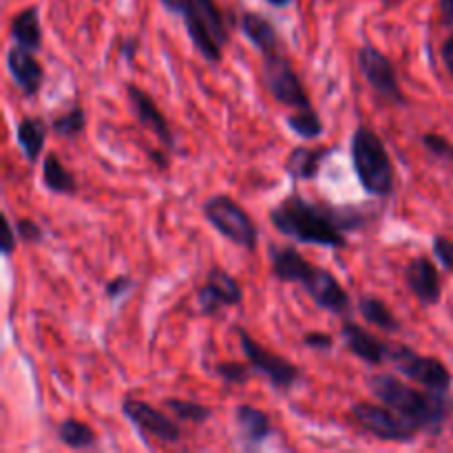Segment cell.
Listing matches in <instances>:
<instances>
[{
	"label": "cell",
	"mask_w": 453,
	"mask_h": 453,
	"mask_svg": "<svg viewBox=\"0 0 453 453\" xmlns=\"http://www.w3.org/2000/svg\"><path fill=\"white\" fill-rule=\"evenodd\" d=\"M49 127H51L53 135L66 137V140H73V137L82 135L87 131V111L80 104L71 106L65 113H58L56 118L49 119Z\"/></svg>",
	"instance_id": "83f0119b"
},
{
	"label": "cell",
	"mask_w": 453,
	"mask_h": 453,
	"mask_svg": "<svg viewBox=\"0 0 453 453\" xmlns=\"http://www.w3.org/2000/svg\"><path fill=\"white\" fill-rule=\"evenodd\" d=\"M51 131L49 122H44L40 115H25L20 122L16 124V144L20 149L22 157L27 164L34 166L42 155L44 146H47V135Z\"/></svg>",
	"instance_id": "44dd1931"
},
{
	"label": "cell",
	"mask_w": 453,
	"mask_h": 453,
	"mask_svg": "<svg viewBox=\"0 0 453 453\" xmlns=\"http://www.w3.org/2000/svg\"><path fill=\"white\" fill-rule=\"evenodd\" d=\"M9 35H12L13 44L29 49V51L38 53L42 49V20H40V9L35 4L25 7L12 18L9 25Z\"/></svg>",
	"instance_id": "7402d4cb"
},
{
	"label": "cell",
	"mask_w": 453,
	"mask_h": 453,
	"mask_svg": "<svg viewBox=\"0 0 453 453\" xmlns=\"http://www.w3.org/2000/svg\"><path fill=\"white\" fill-rule=\"evenodd\" d=\"M140 35H128V38L122 40V47H119V53H122V58L127 62H135L137 58V51H140Z\"/></svg>",
	"instance_id": "d590c367"
},
{
	"label": "cell",
	"mask_w": 453,
	"mask_h": 453,
	"mask_svg": "<svg viewBox=\"0 0 453 453\" xmlns=\"http://www.w3.org/2000/svg\"><path fill=\"white\" fill-rule=\"evenodd\" d=\"M18 239L20 237H18L16 233V224H13L7 215H3V242H0V252H3L7 259L16 252Z\"/></svg>",
	"instance_id": "836d02e7"
},
{
	"label": "cell",
	"mask_w": 453,
	"mask_h": 453,
	"mask_svg": "<svg viewBox=\"0 0 453 453\" xmlns=\"http://www.w3.org/2000/svg\"><path fill=\"white\" fill-rule=\"evenodd\" d=\"M357 66L358 73L363 75L367 87L374 91L379 100L392 106H407V96L398 80L396 65L388 53H383L374 44H363L357 51Z\"/></svg>",
	"instance_id": "30bf717a"
},
{
	"label": "cell",
	"mask_w": 453,
	"mask_h": 453,
	"mask_svg": "<svg viewBox=\"0 0 453 453\" xmlns=\"http://www.w3.org/2000/svg\"><path fill=\"white\" fill-rule=\"evenodd\" d=\"M4 65H7L9 78L13 80L20 93L25 97H38L42 91L44 84V66L42 62L35 58V51L20 47V44H13L9 47L7 58H4Z\"/></svg>",
	"instance_id": "9a60e30c"
},
{
	"label": "cell",
	"mask_w": 453,
	"mask_h": 453,
	"mask_svg": "<svg viewBox=\"0 0 453 453\" xmlns=\"http://www.w3.org/2000/svg\"><path fill=\"white\" fill-rule=\"evenodd\" d=\"M341 339H343L345 348L349 349V354L363 361L365 365L380 367L389 361V349H392V343L379 339L376 334L367 332L365 327L358 326V323L345 319L341 323Z\"/></svg>",
	"instance_id": "e0dca14e"
},
{
	"label": "cell",
	"mask_w": 453,
	"mask_h": 453,
	"mask_svg": "<svg viewBox=\"0 0 453 453\" xmlns=\"http://www.w3.org/2000/svg\"><path fill=\"white\" fill-rule=\"evenodd\" d=\"M303 345L314 352H332L334 336L327 334V332H308V334H303Z\"/></svg>",
	"instance_id": "e575fe53"
},
{
	"label": "cell",
	"mask_w": 453,
	"mask_h": 453,
	"mask_svg": "<svg viewBox=\"0 0 453 453\" xmlns=\"http://www.w3.org/2000/svg\"><path fill=\"white\" fill-rule=\"evenodd\" d=\"M261 71H264V84L273 100L277 104L288 106L292 111L312 109V100H310L308 91L303 87L299 71L295 69L292 60L288 58L286 49L279 51L264 53V62H261Z\"/></svg>",
	"instance_id": "52a82bcc"
},
{
	"label": "cell",
	"mask_w": 453,
	"mask_h": 453,
	"mask_svg": "<svg viewBox=\"0 0 453 453\" xmlns=\"http://www.w3.org/2000/svg\"><path fill=\"white\" fill-rule=\"evenodd\" d=\"M349 155H352L354 173L363 190L372 197H392L394 186H396V171H394V162L383 137L374 128L367 124H358L354 128Z\"/></svg>",
	"instance_id": "277c9868"
},
{
	"label": "cell",
	"mask_w": 453,
	"mask_h": 453,
	"mask_svg": "<svg viewBox=\"0 0 453 453\" xmlns=\"http://www.w3.org/2000/svg\"><path fill=\"white\" fill-rule=\"evenodd\" d=\"M420 144L425 146V150H427L434 159L453 162V144L445 135H438V133L434 131L423 133V135H420Z\"/></svg>",
	"instance_id": "f546056e"
},
{
	"label": "cell",
	"mask_w": 453,
	"mask_h": 453,
	"mask_svg": "<svg viewBox=\"0 0 453 453\" xmlns=\"http://www.w3.org/2000/svg\"><path fill=\"white\" fill-rule=\"evenodd\" d=\"M164 410L171 411L173 418L180 423L190 425H206L212 418V410L203 403L197 401H184V398H164L162 401Z\"/></svg>",
	"instance_id": "484cf974"
},
{
	"label": "cell",
	"mask_w": 453,
	"mask_h": 453,
	"mask_svg": "<svg viewBox=\"0 0 453 453\" xmlns=\"http://www.w3.org/2000/svg\"><path fill=\"white\" fill-rule=\"evenodd\" d=\"M239 336V348H242L243 357L250 363V367L255 370V374L264 376L270 383V388L279 394L290 392L292 388H296L303 376V372L299 370V365L290 361V358L281 357V354L273 352L265 345H261L246 327H237Z\"/></svg>",
	"instance_id": "ba28073f"
},
{
	"label": "cell",
	"mask_w": 453,
	"mask_h": 453,
	"mask_svg": "<svg viewBox=\"0 0 453 453\" xmlns=\"http://www.w3.org/2000/svg\"><path fill=\"white\" fill-rule=\"evenodd\" d=\"M13 224H16V233H18V237H20L22 243H31V246L35 243V246H38V243L44 242V230L35 219L20 217V219L13 221Z\"/></svg>",
	"instance_id": "4dcf8cb0"
},
{
	"label": "cell",
	"mask_w": 453,
	"mask_h": 453,
	"mask_svg": "<svg viewBox=\"0 0 453 453\" xmlns=\"http://www.w3.org/2000/svg\"><path fill=\"white\" fill-rule=\"evenodd\" d=\"M122 414L146 445H150V438L159 445H177L181 441L180 425L150 403L140 401V398H124Z\"/></svg>",
	"instance_id": "8fae6325"
},
{
	"label": "cell",
	"mask_w": 453,
	"mask_h": 453,
	"mask_svg": "<svg viewBox=\"0 0 453 453\" xmlns=\"http://www.w3.org/2000/svg\"><path fill=\"white\" fill-rule=\"evenodd\" d=\"M438 12H441V25L445 29H453V0H441Z\"/></svg>",
	"instance_id": "74e56055"
},
{
	"label": "cell",
	"mask_w": 453,
	"mask_h": 453,
	"mask_svg": "<svg viewBox=\"0 0 453 453\" xmlns=\"http://www.w3.org/2000/svg\"><path fill=\"white\" fill-rule=\"evenodd\" d=\"M195 303L199 314L215 317L224 308H237L243 303V288L228 270L212 265L206 274V281L195 292Z\"/></svg>",
	"instance_id": "7c38bea8"
},
{
	"label": "cell",
	"mask_w": 453,
	"mask_h": 453,
	"mask_svg": "<svg viewBox=\"0 0 453 453\" xmlns=\"http://www.w3.org/2000/svg\"><path fill=\"white\" fill-rule=\"evenodd\" d=\"M133 288H135V279H133L131 274H118V277H111L109 281L104 283V296L109 301H118L122 299L124 295H128Z\"/></svg>",
	"instance_id": "d6a6232c"
},
{
	"label": "cell",
	"mask_w": 453,
	"mask_h": 453,
	"mask_svg": "<svg viewBox=\"0 0 453 453\" xmlns=\"http://www.w3.org/2000/svg\"><path fill=\"white\" fill-rule=\"evenodd\" d=\"M255 374V370L250 367V363H237V361H224V363H217L215 365V376L217 379L224 380L226 385H246L250 380V376Z\"/></svg>",
	"instance_id": "f1b7e54d"
},
{
	"label": "cell",
	"mask_w": 453,
	"mask_h": 453,
	"mask_svg": "<svg viewBox=\"0 0 453 453\" xmlns=\"http://www.w3.org/2000/svg\"><path fill=\"white\" fill-rule=\"evenodd\" d=\"M357 310L358 314L365 319V323H370L372 327H379V330L389 332V334L401 332L403 323L398 321L396 314L392 312V308H389L383 299H379V296L361 295L357 301Z\"/></svg>",
	"instance_id": "cb8c5ba5"
},
{
	"label": "cell",
	"mask_w": 453,
	"mask_h": 453,
	"mask_svg": "<svg viewBox=\"0 0 453 453\" xmlns=\"http://www.w3.org/2000/svg\"><path fill=\"white\" fill-rule=\"evenodd\" d=\"M405 286L416 296L420 305L434 308L442 299V283L438 265L427 255H418L407 264L405 268Z\"/></svg>",
	"instance_id": "2e32d148"
},
{
	"label": "cell",
	"mask_w": 453,
	"mask_h": 453,
	"mask_svg": "<svg viewBox=\"0 0 453 453\" xmlns=\"http://www.w3.org/2000/svg\"><path fill=\"white\" fill-rule=\"evenodd\" d=\"M432 252L436 257L438 264L442 265V270L453 273V239L447 234H436L432 242Z\"/></svg>",
	"instance_id": "1f68e13d"
},
{
	"label": "cell",
	"mask_w": 453,
	"mask_h": 453,
	"mask_svg": "<svg viewBox=\"0 0 453 453\" xmlns=\"http://www.w3.org/2000/svg\"><path fill=\"white\" fill-rule=\"evenodd\" d=\"M270 224L279 234L305 246L345 250L348 237L345 233L365 230L372 217L354 206H327L305 199L303 195L292 193L283 197L270 211Z\"/></svg>",
	"instance_id": "6da1fadb"
},
{
	"label": "cell",
	"mask_w": 453,
	"mask_h": 453,
	"mask_svg": "<svg viewBox=\"0 0 453 453\" xmlns=\"http://www.w3.org/2000/svg\"><path fill=\"white\" fill-rule=\"evenodd\" d=\"M388 3H392V0H388Z\"/></svg>",
	"instance_id": "60d3db41"
},
{
	"label": "cell",
	"mask_w": 453,
	"mask_h": 453,
	"mask_svg": "<svg viewBox=\"0 0 453 453\" xmlns=\"http://www.w3.org/2000/svg\"><path fill=\"white\" fill-rule=\"evenodd\" d=\"M349 416H352L354 425L361 432L370 434L376 441L396 442V445H405V442H414L418 438L420 427L411 423L410 418L401 416L388 407L385 403H354L349 407Z\"/></svg>",
	"instance_id": "8992f818"
},
{
	"label": "cell",
	"mask_w": 453,
	"mask_h": 453,
	"mask_svg": "<svg viewBox=\"0 0 453 453\" xmlns=\"http://www.w3.org/2000/svg\"><path fill=\"white\" fill-rule=\"evenodd\" d=\"M299 286L303 288L305 295L314 301V305L326 312L336 314V317H345V314L352 312V299H349V292L345 290L343 283L334 277V273H330L323 265H310L308 273L301 277Z\"/></svg>",
	"instance_id": "4fadbf2b"
},
{
	"label": "cell",
	"mask_w": 453,
	"mask_h": 453,
	"mask_svg": "<svg viewBox=\"0 0 453 453\" xmlns=\"http://www.w3.org/2000/svg\"><path fill=\"white\" fill-rule=\"evenodd\" d=\"M149 157L153 159V162H155V166H157V168H162V171H166V168L171 166V159H168V155L164 153V150H150V153H149Z\"/></svg>",
	"instance_id": "f35d334b"
},
{
	"label": "cell",
	"mask_w": 453,
	"mask_h": 453,
	"mask_svg": "<svg viewBox=\"0 0 453 453\" xmlns=\"http://www.w3.org/2000/svg\"><path fill=\"white\" fill-rule=\"evenodd\" d=\"M239 29H242L243 38H246L261 56L270 51H279V49H286L281 34L277 31L274 22L270 20V18H265L264 13L243 12L242 20H239Z\"/></svg>",
	"instance_id": "d6986e66"
},
{
	"label": "cell",
	"mask_w": 453,
	"mask_h": 453,
	"mask_svg": "<svg viewBox=\"0 0 453 453\" xmlns=\"http://www.w3.org/2000/svg\"><path fill=\"white\" fill-rule=\"evenodd\" d=\"M42 184L49 193L62 195V197H73L78 193V180H75L73 173L62 164V159L56 153L44 155Z\"/></svg>",
	"instance_id": "603a6c76"
},
{
	"label": "cell",
	"mask_w": 453,
	"mask_h": 453,
	"mask_svg": "<svg viewBox=\"0 0 453 453\" xmlns=\"http://www.w3.org/2000/svg\"><path fill=\"white\" fill-rule=\"evenodd\" d=\"M234 432L246 449H257L274 434V425L264 410L252 405H237L233 411Z\"/></svg>",
	"instance_id": "ac0fdd59"
},
{
	"label": "cell",
	"mask_w": 453,
	"mask_h": 453,
	"mask_svg": "<svg viewBox=\"0 0 453 453\" xmlns=\"http://www.w3.org/2000/svg\"><path fill=\"white\" fill-rule=\"evenodd\" d=\"M441 58H442V65H445L447 73L453 78V31L442 40L441 44Z\"/></svg>",
	"instance_id": "8d00e7d4"
},
{
	"label": "cell",
	"mask_w": 453,
	"mask_h": 453,
	"mask_svg": "<svg viewBox=\"0 0 453 453\" xmlns=\"http://www.w3.org/2000/svg\"><path fill=\"white\" fill-rule=\"evenodd\" d=\"M265 3L273 4V7H277V9H283V7H288V4L295 3V0H265Z\"/></svg>",
	"instance_id": "ab89813d"
},
{
	"label": "cell",
	"mask_w": 453,
	"mask_h": 453,
	"mask_svg": "<svg viewBox=\"0 0 453 453\" xmlns=\"http://www.w3.org/2000/svg\"><path fill=\"white\" fill-rule=\"evenodd\" d=\"M388 363H392L394 370L410 383L420 385L425 389H434V392H451L453 374L441 358L418 354L410 345L392 343Z\"/></svg>",
	"instance_id": "9c48e42d"
},
{
	"label": "cell",
	"mask_w": 453,
	"mask_h": 453,
	"mask_svg": "<svg viewBox=\"0 0 453 453\" xmlns=\"http://www.w3.org/2000/svg\"><path fill=\"white\" fill-rule=\"evenodd\" d=\"M127 100L128 106H131L133 115H135L137 124L146 131L153 133L155 137L159 140V144L166 146L168 150H173L177 146V137L173 135V128L168 124L166 115L159 111V106L155 104L153 96L149 91H144L137 84H127Z\"/></svg>",
	"instance_id": "5bb4252c"
},
{
	"label": "cell",
	"mask_w": 453,
	"mask_h": 453,
	"mask_svg": "<svg viewBox=\"0 0 453 453\" xmlns=\"http://www.w3.org/2000/svg\"><path fill=\"white\" fill-rule=\"evenodd\" d=\"M365 383L372 396L418 425L420 432L438 436L453 418L451 392H434V389H425L420 385L416 388L389 372L367 376Z\"/></svg>",
	"instance_id": "7a4b0ae2"
},
{
	"label": "cell",
	"mask_w": 453,
	"mask_h": 453,
	"mask_svg": "<svg viewBox=\"0 0 453 453\" xmlns=\"http://www.w3.org/2000/svg\"><path fill=\"white\" fill-rule=\"evenodd\" d=\"M56 438L65 447L73 451L96 449L100 438H97L96 429L88 423H82L78 418H65L56 425Z\"/></svg>",
	"instance_id": "d4e9b609"
},
{
	"label": "cell",
	"mask_w": 453,
	"mask_h": 453,
	"mask_svg": "<svg viewBox=\"0 0 453 453\" xmlns=\"http://www.w3.org/2000/svg\"><path fill=\"white\" fill-rule=\"evenodd\" d=\"M334 153L332 146H295L283 162V171L295 181H310L319 177L323 162Z\"/></svg>",
	"instance_id": "ffe728a7"
},
{
	"label": "cell",
	"mask_w": 453,
	"mask_h": 453,
	"mask_svg": "<svg viewBox=\"0 0 453 453\" xmlns=\"http://www.w3.org/2000/svg\"><path fill=\"white\" fill-rule=\"evenodd\" d=\"M159 4L168 13H180L195 51L208 65H219L224 60V47L230 42V27L217 0H159Z\"/></svg>",
	"instance_id": "3957f363"
},
{
	"label": "cell",
	"mask_w": 453,
	"mask_h": 453,
	"mask_svg": "<svg viewBox=\"0 0 453 453\" xmlns=\"http://www.w3.org/2000/svg\"><path fill=\"white\" fill-rule=\"evenodd\" d=\"M286 127L290 128L295 135H299L301 140H319V137L326 133L321 115H319V111L314 109V106L312 109H301L288 115Z\"/></svg>",
	"instance_id": "4316f807"
},
{
	"label": "cell",
	"mask_w": 453,
	"mask_h": 453,
	"mask_svg": "<svg viewBox=\"0 0 453 453\" xmlns=\"http://www.w3.org/2000/svg\"><path fill=\"white\" fill-rule=\"evenodd\" d=\"M203 219L211 224L212 230L221 234L226 242L242 248L246 252H255L259 246V228L250 212L230 195H212L202 206Z\"/></svg>",
	"instance_id": "5b68a950"
}]
</instances>
